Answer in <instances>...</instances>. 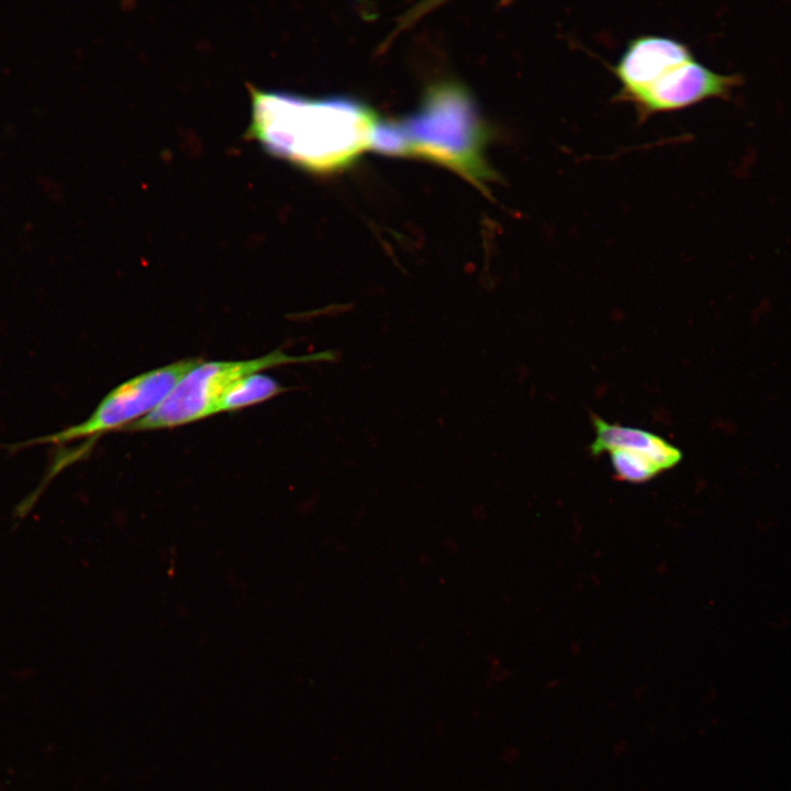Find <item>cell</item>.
<instances>
[{"mask_svg": "<svg viewBox=\"0 0 791 791\" xmlns=\"http://www.w3.org/2000/svg\"><path fill=\"white\" fill-rule=\"evenodd\" d=\"M489 131L467 92L456 85L430 90L423 107L400 123H379L371 147L444 164L481 189L495 178L483 155Z\"/></svg>", "mask_w": 791, "mask_h": 791, "instance_id": "7a4b0ae2", "label": "cell"}, {"mask_svg": "<svg viewBox=\"0 0 791 791\" xmlns=\"http://www.w3.org/2000/svg\"><path fill=\"white\" fill-rule=\"evenodd\" d=\"M595 437L590 445L594 456L616 449L639 453L647 457L660 471L675 467L682 458L681 452L664 438L649 432L611 424L592 414Z\"/></svg>", "mask_w": 791, "mask_h": 791, "instance_id": "8992f818", "label": "cell"}, {"mask_svg": "<svg viewBox=\"0 0 791 791\" xmlns=\"http://www.w3.org/2000/svg\"><path fill=\"white\" fill-rule=\"evenodd\" d=\"M335 358L331 350L291 356L277 349L247 360L202 361L179 380L156 409L123 430L155 431L198 422L218 414L220 402L230 389L252 374L287 364L332 361Z\"/></svg>", "mask_w": 791, "mask_h": 791, "instance_id": "277c9868", "label": "cell"}, {"mask_svg": "<svg viewBox=\"0 0 791 791\" xmlns=\"http://www.w3.org/2000/svg\"><path fill=\"white\" fill-rule=\"evenodd\" d=\"M738 81L737 75L718 74L699 63L691 54L662 68L628 100L643 115H647L726 96Z\"/></svg>", "mask_w": 791, "mask_h": 791, "instance_id": "5b68a950", "label": "cell"}, {"mask_svg": "<svg viewBox=\"0 0 791 791\" xmlns=\"http://www.w3.org/2000/svg\"><path fill=\"white\" fill-rule=\"evenodd\" d=\"M286 390L288 389L268 375L252 374L230 389L221 400L218 413L235 412L265 402Z\"/></svg>", "mask_w": 791, "mask_h": 791, "instance_id": "52a82bcc", "label": "cell"}, {"mask_svg": "<svg viewBox=\"0 0 791 791\" xmlns=\"http://www.w3.org/2000/svg\"><path fill=\"white\" fill-rule=\"evenodd\" d=\"M247 138L271 155L312 171L350 164L371 147L377 115L348 98L310 99L249 86Z\"/></svg>", "mask_w": 791, "mask_h": 791, "instance_id": "6da1fadb", "label": "cell"}, {"mask_svg": "<svg viewBox=\"0 0 791 791\" xmlns=\"http://www.w3.org/2000/svg\"><path fill=\"white\" fill-rule=\"evenodd\" d=\"M202 361L201 358H186L135 376L112 389L81 423L52 434L2 446L8 450L18 452L40 444L64 447L70 442L83 439L76 448L55 450L42 481V486L46 487L45 484L66 467L88 456L96 439L101 435L114 430L122 431L156 409L179 380Z\"/></svg>", "mask_w": 791, "mask_h": 791, "instance_id": "3957f363", "label": "cell"}, {"mask_svg": "<svg viewBox=\"0 0 791 791\" xmlns=\"http://www.w3.org/2000/svg\"><path fill=\"white\" fill-rule=\"evenodd\" d=\"M610 457L614 475L622 481L643 483L661 472L647 457L636 452L616 449L610 452Z\"/></svg>", "mask_w": 791, "mask_h": 791, "instance_id": "ba28073f", "label": "cell"}]
</instances>
